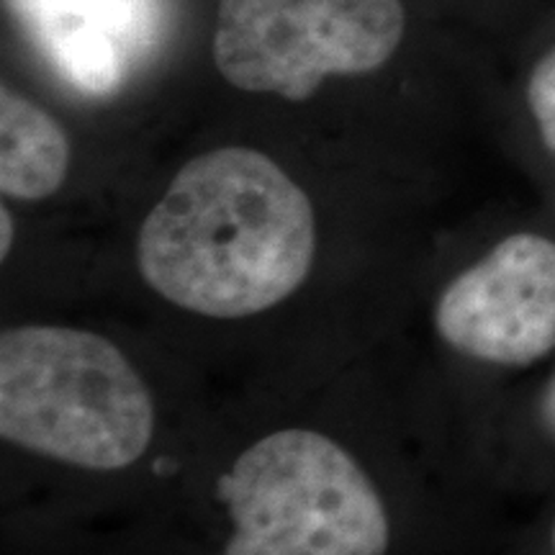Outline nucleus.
Masks as SVG:
<instances>
[{
  "instance_id": "f257e3e1",
  "label": "nucleus",
  "mask_w": 555,
  "mask_h": 555,
  "mask_svg": "<svg viewBox=\"0 0 555 555\" xmlns=\"http://www.w3.org/2000/svg\"><path fill=\"white\" fill-rule=\"evenodd\" d=\"M317 214L273 157L219 147L178 170L137 234V268L172 307L208 319L262 314L307 283Z\"/></svg>"
},
{
  "instance_id": "f03ea898",
  "label": "nucleus",
  "mask_w": 555,
  "mask_h": 555,
  "mask_svg": "<svg viewBox=\"0 0 555 555\" xmlns=\"http://www.w3.org/2000/svg\"><path fill=\"white\" fill-rule=\"evenodd\" d=\"M0 437L82 470H124L155 437V401L119 345L65 324L0 335Z\"/></svg>"
},
{
  "instance_id": "7ed1b4c3",
  "label": "nucleus",
  "mask_w": 555,
  "mask_h": 555,
  "mask_svg": "<svg viewBox=\"0 0 555 555\" xmlns=\"http://www.w3.org/2000/svg\"><path fill=\"white\" fill-rule=\"evenodd\" d=\"M232 535L221 555H386L384 496L352 453L307 427L242 450L219 483Z\"/></svg>"
},
{
  "instance_id": "20e7f679",
  "label": "nucleus",
  "mask_w": 555,
  "mask_h": 555,
  "mask_svg": "<svg viewBox=\"0 0 555 555\" xmlns=\"http://www.w3.org/2000/svg\"><path fill=\"white\" fill-rule=\"evenodd\" d=\"M404 18L401 0H221L214 62L234 88L307 101L330 75L384 67Z\"/></svg>"
},
{
  "instance_id": "39448f33",
  "label": "nucleus",
  "mask_w": 555,
  "mask_h": 555,
  "mask_svg": "<svg viewBox=\"0 0 555 555\" xmlns=\"http://www.w3.org/2000/svg\"><path fill=\"white\" fill-rule=\"evenodd\" d=\"M435 332L457 356L530 367L555 352V240L515 232L440 291Z\"/></svg>"
},
{
  "instance_id": "423d86ee",
  "label": "nucleus",
  "mask_w": 555,
  "mask_h": 555,
  "mask_svg": "<svg viewBox=\"0 0 555 555\" xmlns=\"http://www.w3.org/2000/svg\"><path fill=\"white\" fill-rule=\"evenodd\" d=\"M69 170L65 129L37 103L0 90V191L16 201L50 198Z\"/></svg>"
},
{
  "instance_id": "0eeeda50",
  "label": "nucleus",
  "mask_w": 555,
  "mask_h": 555,
  "mask_svg": "<svg viewBox=\"0 0 555 555\" xmlns=\"http://www.w3.org/2000/svg\"><path fill=\"white\" fill-rule=\"evenodd\" d=\"M527 103L535 116L540 139L555 155V50L547 52L527 82Z\"/></svg>"
},
{
  "instance_id": "6e6552de",
  "label": "nucleus",
  "mask_w": 555,
  "mask_h": 555,
  "mask_svg": "<svg viewBox=\"0 0 555 555\" xmlns=\"http://www.w3.org/2000/svg\"><path fill=\"white\" fill-rule=\"evenodd\" d=\"M535 412L540 429H543V435L555 446V367L551 371V376L545 378L543 388H540Z\"/></svg>"
},
{
  "instance_id": "1a4fd4ad",
  "label": "nucleus",
  "mask_w": 555,
  "mask_h": 555,
  "mask_svg": "<svg viewBox=\"0 0 555 555\" xmlns=\"http://www.w3.org/2000/svg\"><path fill=\"white\" fill-rule=\"evenodd\" d=\"M13 234H16V229H13V217H11L9 206H3L0 208V258L3 260L11 255Z\"/></svg>"
},
{
  "instance_id": "9d476101",
  "label": "nucleus",
  "mask_w": 555,
  "mask_h": 555,
  "mask_svg": "<svg viewBox=\"0 0 555 555\" xmlns=\"http://www.w3.org/2000/svg\"><path fill=\"white\" fill-rule=\"evenodd\" d=\"M553 553H555V522H553Z\"/></svg>"
}]
</instances>
